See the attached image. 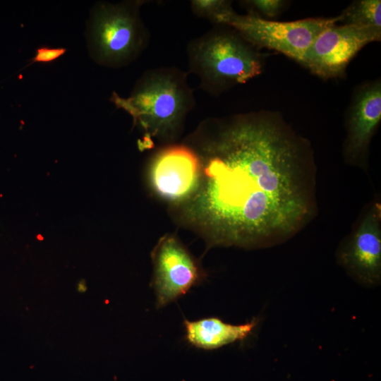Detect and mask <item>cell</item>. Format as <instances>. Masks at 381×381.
Returning <instances> with one entry per match:
<instances>
[{"mask_svg":"<svg viewBox=\"0 0 381 381\" xmlns=\"http://www.w3.org/2000/svg\"><path fill=\"white\" fill-rule=\"evenodd\" d=\"M87 290V286L84 281H80L78 284V291L80 293H83Z\"/></svg>","mask_w":381,"mask_h":381,"instance_id":"16","label":"cell"},{"mask_svg":"<svg viewBox=\"0 0 381 381\" xmlns=\"http://www.w3.org/2000/svg\"><path fill=\"white\" fill-rule=\"evenodd\" d=\"M187 76L175 67L150 69L137 81L128 97L114 92L111 100L132 116L145 140H171L195 105Z\"/></svg>","mask_w":381,"mask_h":381,"instance_id":"2","label":"cell"},{"mask_svg":"<svg viewBox=\"0 0 381 381\" xmlns=\"http://www.w3.org/2000/svg\"><path fill=\"white\" fill-rule=\"evenodd\" d=\"M201 176V163L192 147L171 145L159 151L150 169L151 183L156 193L169 201H180L196 191Z\"/></svg>","mask_w":381,"mask_h":381,"instance_id":"9","label":"cell"},{"mask_svg":"<svg viewBox=\"0 0 381 381\" xmlns=\"http://www.w3.org/2000/svg\"><path fill=\"white\" fill-rule=\"evenodd\" d=\"M339 19V15L278 22L253 13L239 15L233 11L223 18L220 25L233 28L257 49L274 50L300 63L316 37L327 28L337 24Z\"/></svg>","mask_w":381,"mask_h":381,"instance_id":"5","label":"cell"},{"mask_svg":"<svg viewBox=\"0 0 381 381\" xmlns=\"http://www.w3.org/2000/svg\"><path fill=\"white\" fill-rule=\"evenodd\" d=\"M186 53L189 72L198 78L200 88L213 96L262 71L263 60L258 49L225 25H217L190 40Z\"/></svg>","mask_w":381,"mask_h":381,"instance_id":"3","label":"cell"},{"mask_svg":"<svg viewBox=\"0 0 381 381\" xmlns=\"http://www.w3.org/2000/svg\"><path fill=\"white\" fill-rule=\"evenodd\" d=\"M212 130L192 148L201 176L190 212L213 242L272 246L296 234L316 212L310 144L277 112L206 121Z\"/></svg>","mask_w":381,"mask_h":381,"instance_id":"1","label":"cell"},{"mask_svg":"<svg viewBox=\"0 0 381 381\" xmlns=\"http://www.w3.org/2000/svg\"><path fill=\"white\" fill-rule=\"evenodd\" d=\"M258 320L253 318L241 325L226 323L216 317L183 322L186 341L202 350H214L245 340L255 328Z\"/></svg>","mask_w":381,"mask_h":381,"instance_id":"11","label":"cell"},{"mask_svg":"<svg viewBox=\"0 0 381 381\" xmlns=\"http://www.w3.org/2000/svg\"><path fill=\"white\" fill-rule=\"evenodd\" d=\"M190 9L195 16L216 25H220L223 18L234 11L231 1L225 0H192Z\"/></svg>","mask_w":381,"mask_h":381,"instance_id":"13","label":"cell"},{"mask_svg":"<svg viewBox=\"0 0 381 381\" xmlns=\"http://www.w3.org/2000/svg\"><path fill=\"white\" fill-rule=\"evenodd\" d=\"M249 12L256 15L263 14L268 18H274L279 15L286 3L280 0H249L243 1Z\"/></svg>","mask_w":381,"mask_h":381,"instance_id":"14","label":"cell"},{"mask_svg":"<svg viewBox=\"0 0 381 381\" xmlns=\"http://www.w3.org/2000/svg\"><path fill=\"white\" fill-rule=\"evenodd\" d=\"M380 38L381 30L336 24L316 37L299 64L324 80L341 77L357 53Z\"/></svg>","mask_w":381,"mask_h":381,"instance_id":"6","label":"cell"},{"mask_svg":"<svg viewBox=\"0 0 381 381\" xmlns=\"http://www.w3.org/2000/svg\"><path fill=\"white\" fill-rule=\"evenodd\" d=\"M343 25L381 30V1L358 0L351 2L339 15Z\"/></svg>","mask_w":381,"mask_h":381,"instance_id":"12","label":"cell"},{"mask_svg":"<svg viewBox=\"0 0 381 381\" xmlns=\"http://www.w3.org/2000/svg\"><path fill=\"white\" fill-rule=\"evenodd\" d=\"M380 121L381 83L377 80L364 83L353 94L346 118V162L366 167L369 146Z\"/></svg>","mask_w":381,"mask_h":381,"instance_id":"10","label":"cell"},{"mask_svg":"<svg viewBox=\"0 0 381 381\" xmlns=\"http://www.w3.org/2000/svg\"><path fill=\"white\" fill-rule=\"evenodd\" d=\"M66 49L65 48H49L46 47H40L36 51L35 56L32 59L31 64L35 62L49 63L52 62L61 56L64 55Z\"/></svg>","mask_w":381,"mask_h":381,"instance_id":"15","label":"cell"},{"mask_svg":"<svg viewBox=\"0 0 381 381\" xmlns=\"http://www.w3.org/2000/svg\"><path fill=\"white\" fill-rule=\"evenodd\" d=\"M145 1L102 4L92 20V37L97 59L107 66L129 64L147 48L150 33L140 17Z\"/></svg>","mask_w":381,"mask_h":381,"instance_id":"4","label":"cell"},{"mask_svg":"<svg viewBox=\"0 0 381 381\" xmlns=\"http://www.w3.org/2000/svg\"><path fill=\"white\" fill-rule=\"evenodd\" d=\"M337 260L358 284L372 288L381 282L380 207L373 204L356 229L340 245Z\"/></svg>","mask_w":381,"mask_h":381,"instance_id":"8","label":"cell"},{"mask_svg":"<svg viewBox=\"0 0 381 381\" xmlns=\"http://www.w3.org/2000/svg\"><path fill=\"white\" fill-rule=\"evenodd\" d=\"M152 258V286L157 309L176 301L205 277L197 260L174 236L162 238L153 250Z\"/></svg>","mask_w":381,"mask_h":381,"instance_id":"7","label":"cell"}]
</instances>
